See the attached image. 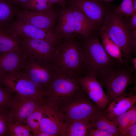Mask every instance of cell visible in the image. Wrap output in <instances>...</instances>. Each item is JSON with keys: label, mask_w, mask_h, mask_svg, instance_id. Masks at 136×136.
<instances>
[{"label": "cell", "mask_w": 136, "mask_h": 136, "mask_svg": "<svg viewBox=\"0 0 136 136\" xmlns=\"http://www.w3.org/2000/svg\"><path fill=\"white\" fill-rule=\"evenodd\" d=\"M64 40L56 47L50 63L55 72L78 79L83 75L80 45L74 37Z\"/></svg>", "instance_id": "cell-1"}, {"label": "cell", "mask_w": 136, "mask_h": 136, "mask_svg": "<svg viewBox=\"0 0 136 136\" xmlns=\"http://www.w3.org/2000/svg\"><path fill=\"white\" fill-rule=\"evenodd\" d=\"M83 37L84 38L83 42L80 44L81 49L83 76L92 74L97 78L109 69L121 64L108 54L97 35H90Z\"/></svg>", "instance_id": "cell-2"}, {"label": "cell", "mask_w": 136, "mask_h": 136, "mask_svg": "<svg viewBox=\"0 0 136 136\" xmlns=\"http://www.w3.org/2000/svg\"><path fill=\"white\" fill-rule=\"evenodd\" d=\"M82 90L78 79L55 72L44 97L45 105L59 112Z\"/></svg>", "instance_id": "cell-3"}, {"label": "cell", "mask_w": 136, "mask_h": 136, "mask_svg": "<svg viewBox=\"0 0 136 136\" xmlns=\"http://www.w3.org/2000/svg\"><path fill=\"white\" fill-rule=\"evenodd\" d=\"M110 38L119 48L122 53L123 64L130 65L132 58V30L123 16L110 10L102 27Z\"/></svg>", "instance_id": "cell-4"}, {"label": "cell", "mask_w": 136, "mask_h": 136, "mask_svg": "<svg viewBox=\"0 0 136 136\" xmlns=\"http://www.w3.org/2000/svg\"><path fill=\"white\" fill-rule=\"evenodd\" d=\"M133 72L132 66L119 64L97 78L106 89L109 103L118 97L127 94L126 91L128 86L136 82V77Z\"/></svg>", "instance_id": "cell-5"}, {"label": "cell", "mask_w": 136, "mask_h": 136, "mask_svg": "<svg viewBox=\"0 0 136 136\" xmlns=\"http://www.w3.org/2000/svg\"><path fill=\"white\" fill-rule=\"evenodd\" d=\"M83 90L76 94L59 113L66 124L75 120H81L93 123L104 113Z\"/></svg>", "instance_id": "cell-6"}, {"label": "cell", "mask_w": 136, "mask_h": 136, "mask_svg": "<svg viewBox=\"0 0 136 136\" xmlns=\"http://www.w3.org/2000/svg\"><path fill=\"white\" fill-rule=\"evenodd\" d=\"M17 71L29 77L42 90L46 91L52 82L55 72L49 62L26 55Z\"/></svg>", "instance_id": "cell-7"}, {"label": "cell", "mask_w": 136, "mask_h": 136, "mask_svg": "<svg viewBox=\"0 0 136 136\" xmlns=\"http://www.w3.org/2000/svg\"><path fill=\"white\" fill-rule=\"evenodd\" d=\"M0 83L10 92L44 101L46 92L43 91L25 75L18 72L5 73Z\"/></svg>", "instance_id": "cell-8"}, {"label": "cell", "mask_w": 136, "mask_h": 136, "mask_svg": "<svg viewBox=\"0 0 136 136\" xmlns=\"http://www.w3.org/2000/svg\"><path fill=\"white\" fill-rule=\"evenodd\" d=\"M108 3L98 0H71L70 5L80 10L98 28H101L110 10Z\"/></svg>", "instance_id": "cell-9"}, {"label": "cell", "mask_w": 136, "mask_h": 136, "mask_svg": "<svg viewBox=\"0 0 136 136\" xmlns=\"http://www.w3.org/2000/svg\"><path fill=\"white\" fill-rule=\"evenodd\" d=\"M16 35L20 37L38 39L56 46L61 40L52 31L43 29L17 20L7 26Z\"/></svg>", "instance_id": "cell-10"}, {"label": "cell", "mask_w": 136, "mask_h": 136, "mask_svg": "<svg viewBox=\"0 0 136 136\" xmlns=\"http://www.w3.org/2000/svg\"><path fill=\"white\" fill-rule=\"evenodd\" d=\"M45 104L43 100L16 94L9 111L12 124L17 122L25 123L31 113L39 107Z\"/></svg>", "instance_id": "cell-11"}, {"label": "cell", "mask_w": 136, "mask_h": 136, "mask_svg": "<svg viewBox=\"0 0 136 136\" xmlns=\"http://www.w3.org/2000/svg\"><path fill=\"white\" fill-rule=\"evenodd\" d=\"M82 88L89 98L98 107L104 110L109 100L96 76L90 74L78 79Z\"/></svg>", "instance_id": "cell-12"}, {"label": "cell", "mask_w": 136, "mask_h": 136, "mask_svg": "<svg viewBox=\"0 0 136 136\" xmlns=\"http://www.w3.org/2000/svg\"><path fill=\"white\" fill-rule=\"evenodd\" d=\"M21 38V49L25 55L50 63L56 48L55 46L40 40Z\"/></svg>", "instance_id": "cell-13"}, {"label": "cell", "mask_w": 136, "mask_h": 136, "mask_svg": "<svg viewBox=\"0 0 136 136\" xmlns=\"http://www.w3.org/2000/svg\"><path fill=\"white\" fill-rule=\"evenodd\" d=\"M16 15L17 20L50 31H52L57 17L54 11L49 12H42L25 9L17 12Z\"/></svg>", "instance_id": "cell-14"}, {"label": "cell", "mask_w": 136, "mask_h": 136, "mask_svg": "<svg viewBox=\"0 0 136 136\" xmlns=\"http://www.w3.org/2000/svg\"><path fill=\"white\" fill-rule=\"evenodd\" d=\"M45 107L37 131L46 133L49 136H65L66 125L60 114Z\"/></svg>", "instance_id": "cell-15"}, {"label": "cell", "mask_w": 136, "mask_h": 136, "mask_svg": "<svg viewBox=\"0 0 136 136\" xmlns=\"http://www.w3.org/2000/svg\"><path fill=\"white\" fill-rule=\"evenodd\" d=\"M136 103V95L132 92L124 96L118 97L109 103L104 110L103 115L108 119L114 120L124 113Z\"/></svg>", "instance_id": "cell-16"}, {"label": "cell", "mask_w": 136, "mask_h": 136, "mask_svg": "<svg viewBox=\"0 0 136 136\" xmlns=\"http://www.w3.org/2000/svg\"><path fill=\"white\" fill-rule=\"evenodd\" d=\"M54 32L62 40L73 37L75 34L73 16L70 7L62 11Z\"/></svg>", "instance_id": "cell-17"}, {"label": "cell", "mask_w": 136, "mask_h": 136, "mask_svg": "<svg viewBox=\"0 0 136 136\" xmlns=\"http://www.w3.org/2000/svg\"><path fill=\"white\" fill-rule=\"evenodd\" d=\"M25 55L22 49L0 52V70L5 73L17 71L21 66Z\"/></svg>", "instance_id": "cell-18"}, {"label": "cell", "mask_w": 136, "mask_h": 136, "mask_svg": "<svg viewBox=\"0 0 136 136\" xmlns=\"http://www.w3.org/2000/svg\"><path fill=\"white\" fill-rule=\"evenodd\" d=\"M74 21L75 34L88 36L98 28L80 10L70 5Z\"/></svg>", "instance_id": "cell-19"}, {"label": "cell", "mask_w": 136, "mask_h": 136, "mask_svg": "<svg viewBox=\"0 0 136 136\" xmlns=\"http://www.w3.org/2000/svg\"><path fill=\"white\" fill-rule=\"evenodd\" d=\"M21 49V37L7 27H0V52Z\"/></svg>", "instance_id": "cell-20"}, {"label": "cell", "mask_w": 136, "mask_h": 136, "mask_svg": "<svg viewBox=\"0 0 136 136\" xmlns=\"http://www.w3.org/2000/svg\"><path fill=\"white\" fill-rule=\"evenodd\" d=\"M99 35L102 44L108 54L119 63L123 64V56L120 48L110 38L102 27L100 29Z\"/></svg>", "instance_id": "cell-21"}, {"label": "cell", "mask_w": 136, "mask_h": 136, "mask_svg": "<svg viewBox=\"0 0 136 136\" xmlns=\"http://www.w3.org/2000/svg\"><path fill=\"white\" fill-rule=\"evenodd\" d=\"M114 120L118 127L119 136H123L125 132L136 123V107L135 105Z\"/></svg>", "instance_id": "cell-22"}, {"label": "cell", "mask_w": 136, "mask_h": 136, "mask_svg": "<svg viewBox=\"0 0 136 136\" xmlns=\"http://www.w3.org/2000/svg\"><path fill=\"white\" fill-rule=\"evenodd\" d=\"M92 123L81 120L72 121L66 124L65 136H88Z\"/></svg>", "instance_id": "cell-23"}, {"label": "cell", "mask_w": 136, "mask_h": 136, "mask_svg": "<svg viewBox=\"0 0 136 136\" xmlns=\"http://www.w3.org/2000/svg\"><path fill=\"white\" fill-rule=\"evenodd\" d=\"M17 12L9 0H0V27L10 25Z\"/></svg>", "instance_id": "cell-24"}, {"label": "cell", "mask_w": 136, "mask_h": 136, "mask_svg": "<svg viewBox=\"0 0 136 136\" xmlns=\"http://www.w3.org/2000/svg\"><path fill=\"white\" fill-rule=\"evenodd\" d=\"M92 126L106 131L112 136H119V130L115 121L108 119L103 114L93 123Z\"/></svg>", "instance_id": "cell-25"}, {"label": "cell", "mask_w": 136, "mask_h": 136, "mask_svg": "<svg viewBox=\"0 0 136 136\" xmlns=\"http://www.w3.org/2000/svg\"><path fill=\"white\" fill-rule=\"evenodd\" d=\"M45 108V105L37 108L29 116L25 122V123L30 128L33 136L39 129Z\"/></svg>", "instance_id": "cell-26"}, {"label": "cell", "mask_w": 136, "mask_h": 136, "mask_svg": "<svg viewBox=\"0 0 136 136\" xmlns=\"http://www.w3.org/2000/svg\"><path fill=\"white\" fill-rule=\"evenodd\" d=\"M25 9L42 12L53 11L49 0H29L22 5Z\"/></svg>", "instance_id": "cell-27"}, {"label": "cell", "mask_w": 136, "mask_h": 136, "mask_svg": "<svg viewBox=\"0 0 136 136\" xmlns=\"http://www.w3.org/2000/svg\"><path fill=\"white\" fill-rule=\"evenodd\" d=\"M9 136H33L30 128L25 123L17 122L12 124L10 127Z\"/></svg>", "instance_id": "cell-28"}, {"label": "cell", "mask_w": 136, "mask_h": 136, "mask_svg": "<svg viewBox=\"0 0 136 136\" xmlns=\"http://www.w3.org/2000/svg\"><path fill=\"white\" fill-rule=\"evenodd\" d=\"M12 124L9 111L0 109V136H9V129Z\"/></svg>", "instance_id": "cell-29"}, {"label": "cell", "mask_w": 136, "mask_h": 136, "mask_svg": "<svg viewBox=\"0 0 136 136\" xmlns=\"http://www.w3.org/2000/svg\"><path fill=\"white\" fill-rule=\"evenodd\" d=\"M12 93L0 83V109L9 111L14 97Z\"/></svg>", "instance_id": "cell-30"}, {"label": "cell", "mask_w": 136, "mask_h": 136, "mask_svg": "<svg viewBox=\"0 0 136 136\" xmlns=\"http://www.w3.org/2000/svg\"><path fill=\"white\" fill-rule=\"evenodd\" d=\"M133 0H123L121 4L115 10L116 14L127 17H130L134 14Z\"/></svg>", "instance_id": "cell-31"}, {"label": "cell", "mask_w": 136, "mask_h": 136, "mask_svg": "<svg viewBox=\"0 0 136 136\" xmlns=\"http://www.w3.org/2000/svg\"><path fill=\"white\" fill-rule=\"evenodd\" d=\"M88 136H112V135L106 131L93 128L92 126L89 130Z\"/></svg>", "instance_id": "cell-32"}, {"label": "cell", "mask_w": 136, "mask_h": 136, "mask_svg": "<svg viewBox=\"0 0 136 136\" xmlns=\"http://www.w3.org/2000/svg\"><path fill=\"white\" fill-rule=\"evenodd\" d=\"M136 136V123L131 126L124 133L123 136Z\"/></svg>", "instance_id": "cell-33"}, {"label": "cell", "mask_w": 136, "mask_h": 136, "mask_svg": "<svg viewBox=\"0 0 136 136\" xmlns=\"http://www.w3.org/2000/svg\"><path fill=\"white\" fill-rule=\"evenodd\" d=\"M130 17L128 23L130 28L133 30L136 29V13Z\"/></svg>", "instance_id": "cell-34"}, {"label": "cell", "mask_w": 136, "mask_h": 136, "mask_svg": "<svg viewBox=\"0 0 136 136\" xmlns=\"http://www.w3.org/2000/svg\"><path fill=\"white\" fill-rule=\"evenodd\" d=\"M51 5L57 4L61 6L64 9L65 4L66 0H49Z\"/></svg>", "instance_id": "cell-35"}, {"label": "cell", "mask_w": 136, "mask_h": 136, "mask_svg": "<svg viewBox=\"0 0 136 136\" xmlns=\"http://www.w3.org/2000/svg\"><path fill=\"white\" fill-rule=\"evenodd\" d=\"M12 3L13 2L15 4H22L27 1L29 0H9Z\"/></svg>", "instance_id": "cell-36"}, {"label": "cell", "mask_w": 136, "mask_h": 136, "mask_svg": "<svg viewBox=\"0 0 136 136\" xmlns=\"http://www.w3.org/2000/svg\"><path fill=\"white\" fill-rule=\"evenodd\" d=\"M131 62L132 63V71L133 72L136 70V57H135L132 58Z\"/></svg>", "instance_id": "cell-37"}, {"label": "cell", "mask_w": 136, "mask_h": 136, "mask_svg": "<svg viewBox=\"0 0 136 136\" xmlns=\"http://www.w3.org/2000/svg\"><path fill=\"white\" fill-rule=\"evenodd\" d=\"M133 5L134 13L135 14L136 13V0H133Z\"/></svg>", "instance_id": "cell-38"}, {"label": "cell", "mask_w": 136, "mask_h": 136, "mask_svg": "<svg viewBox=\"0 0 136 136\" xmlns=\"http://www.w3.org/2000/svg\"><path fill=\"white\" fill-rule=\"evenodd\" d=\"M98 1L103 2L105 3H108L109 2L112 1L113 0H98Z\"/></svg>", "instance_id": "cell-39"}, {"label": "cell", "mask_w": 136, "mask_h": 136, "mask_svg": "<svg viewBox=\"0 0 136 136\" xmlns=\"http://www.w3.org/2000/svg\"><path fill=\"white\" fill-rule=\"evenodd\" d=\"M5 73L3 71L0 70V79L4 75Z\"/></svg>", "instance_id": "cell-40"}]
</instances>
